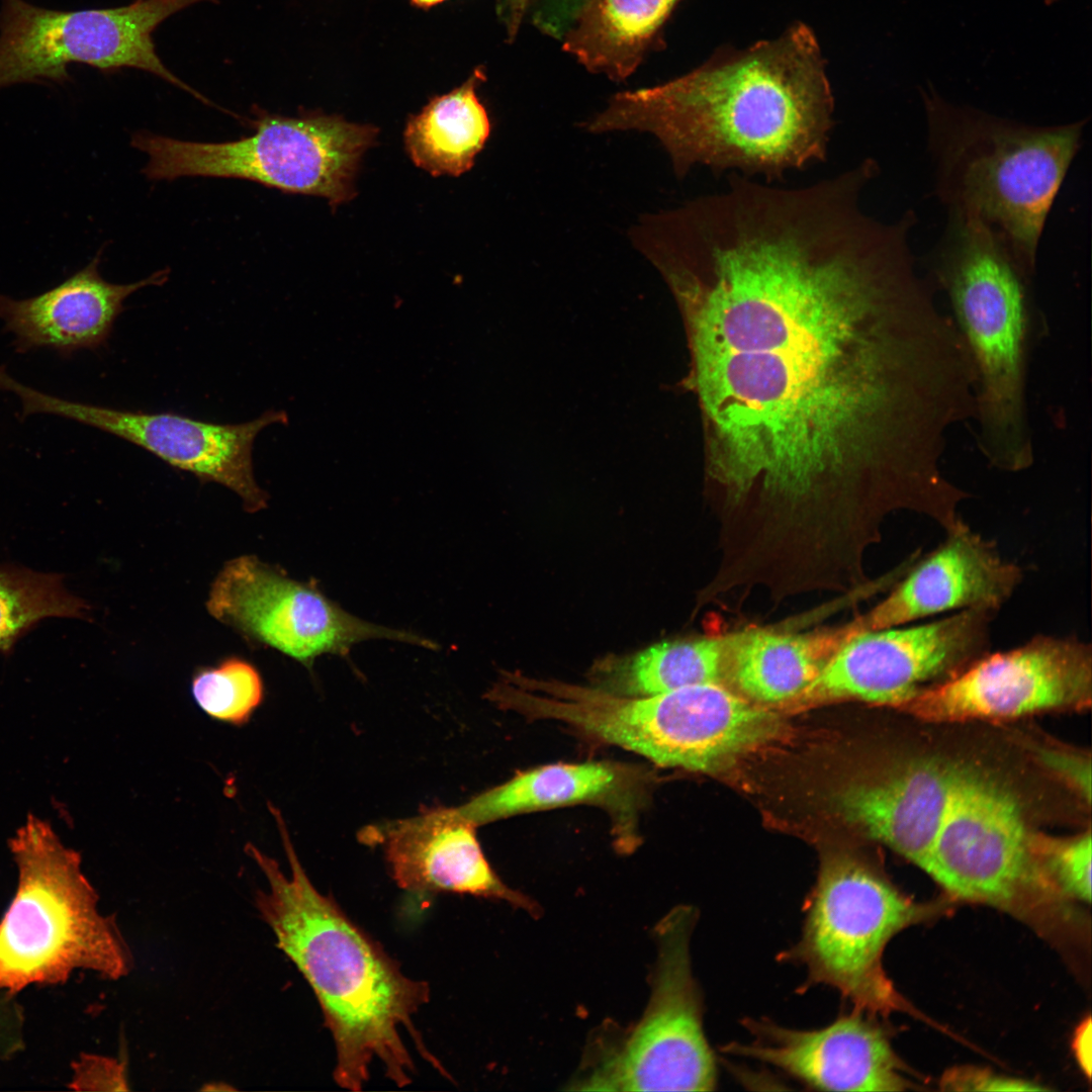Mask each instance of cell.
I'll return each instance as SVG.
<instances>
[{
    "label": "cell",
    "mask_w": 1092,
    "mask_h": 1092,
    "mask_svg": "<svg viewBox=\"0 0 1092 1092\" xmlns=\"http://www.w3.org/2000/svg\"><path fill=\"white\" fill-rule=\"evenodd\" d=\"M206 608L245 638L276 649L309 670L320 656H347L355 644L366 640L438 648L417 633L350 614L314 585L292 579L253 555L226 562L210 586Z\"/></svg>",
    "instance_id": "12"
},
{
    "label": "cell",
    "mask_w": 1092,
    "mask_h": 1092,
    "mask_svg": "<svg viewBox=\"0 0 1092 1092\" xmlns=\"http://www.w3.org/2000/svg\"><path fill=\"white\" fill-rule=\"evenodd\" d=\"M804 912L800 939L777 958L805 968L802 989L831 987L868 1015L902 1006L883 969V952L931 907L906 898L861 860L837 853L823 859Z\"/></svg>",
    "instance_id": "7"
},
{
    "label": "cell",
    "mask_w": 1092,
    "mask_h": 1092,
    "mask_svg": "<svg viewBox=\"0 0 1092 1092\" xmlns=\"http://www.w3.org/2000/svg\"><path fill=\"white\" fill-rule=\"evenodd\" d=\"M935 191L948 211L993 229L1034 274L1045 221L1076 157L1085 120L1032 125L920 89Z\"/></svg>",
    "instance_id": "5"
},
{
    "label": "cell",
    "mask_w": 1092,
    "mask_h": 1092,
    "mask_svg": "<svg viewBox=\"0 0 1092 1092\" xmlns=\"http://www.w3.org/2000/svg\"><path fill=\"white\" fill-rule=\"evenodd\" d=\"M289 864L286 876L276 859L252 843L245 845L268 882L254 902L276 945L296 966L321 1006L336 1048L335 1082L361 1091L377 1061L396 1086L412 1083L416 1068L401 1036L405 1029L419 1053L442 1075V1065L426 1049L413 1023L430 999L425 981L406 977L331 896L310 882L291 842L280 811L268 805Z\"/></svg>",
    "instance_id": "3"
},
{
    "label": "cell",
    "mask_w": 1092,
    "mask_h": 1092,
    "mask_svg": "<svg viewBox=\"0 0 1092 1092\" xmlns=\"http://www.w3.org/2000/svg\"><path fill=\"white\" fill-rule=\"evenodd\" d=\"M642 215H643V214H642ZM642 215H641V216H642ZM641 216H640V217H641ZM640 217H639V218H640ZM639 218H638V219H639ZM637 221H638V220H637ZM637 221H636V222H637ZM636 222H635V223H636ZM635 223H634V224H635ZM634 224H633V226H634ZM633 226H632V228H633ZM632 228H631V230H632ZM631 230H630V232H631ZM629 236H630V233H629Z\"/></svg>",
    "instance_id": "37"
},
{
    "label": "cell",
    "mask_w": 1092,
    "mask_h": 1092,
    "mask_svg": "<svg viewBox=\"0 0 1092 1092\" xmlns=\"http://www.w3.org/2000/svg\"><path fill=\"white\" fill-rule=\"evenodd\" d=\"M1075 1052L1081 1067L1090 1075L1091 1069V1020L1087 1019L1079 1027L1075 1037Z\"/></svg>",
    "instance_id": "33"
},
{
    "label": "cell",
    "mask_w": 1092,
    "mask_h": 1092,
    "mask_svg": "<svg viewBox=\"0 0 1092 1092\" xmlns=\"http://www.w3.org/2000/svg\"><path fill=\"white\" fill-rule=\"evenodd\" d=\"M1031 845L1045 872L1068 899L1091 901V833L1054 838L1030 835Z\"/></svg>",
    "instance_id": "28"
},
{
    "label": "cell",
    "mask_w": 1092,
    "mask_h": 1092,
    "mask_svg": "<svg viewBox=\"0 0 1092 1092\" xmlns=\"http://www.w3.org/2000/svg\"><path fill=\"white\" fill-rule=\"evenodd\" d=\"M728 634L679 639L634 654L606 658L594 669V687L622 696H647L688 687L725 686Z\"/></svg>",
    "instance_id": "25"
},
{
    "label": "cell",
    "mask_w": 1092,
    "mask_h": 1092,
    "mask_svg": "<svg viewBox=\"0 0 1092 1092\" xmlns=\"http://www.w3.org/2000/svg\"><path fill=\"white\" fill-rule=\"evenodd\" d=\"M1021 579L1019 565L1002 558L994 542L963 523L946 532L934 550L921 558L918 555L888 597L853 621L861 633L949 611L997 612Z\"/></svg>",
    "instance_id": "17"
},
{
    "label": "cell",
    "mask_w": 1092,
    "mask_h": 1092,
    "mask_svg": "<svg viewBox=\"0 0 1092 1092\" xmlns=\"http://www.w3.org/2000/svg\"><path fill=\"white\" fill-rule=\"evenodd\" d=\"M680 0H586L562 50L589 73L623 82L641 65Z\"/></svg>",
    "instance_id": "23"
},
{
    "label": "cell",
    "mask_w": 1092,
    "mask_h": 1092,
    "mask_svg": "<svg viewBox=\"0 0 1092 1092\" xmlns=\"http://www.w3.org/2000/svg\"><path fill=\"white\" fill-rule=\"evenodd\" d=\"M57 573L0 566V651L9 653L19 638L47 618L87 619L88 604L72 595Z\"/></svg>",
    "instance_id": "26"
},
{
    "label": "cell",
    "mask_w": 1092,
    "mask_h": 1092,
    "mask_svg": "<svg viewBox=\"0 0 1092 1092\" xmlns=\"http://www.w3.org/2000/svg\"><path fill=\"white\" fill-rule=\"evenodd\" d=\"M204 0H135L115 8L51 10L24 0H0V90L20 83H64L68 66L104 72L147 71L194 97L192 87L162 62L154 30L176 12Z\"/></svg>",
    "instance_id": "11"
},
{
    "label": "cell",
    "mask_w": 1092,
    "mask_h": 1092,
    "mask_svg": "<svg viewBox=\"0 0 1092 1092\" xmlns=\"http://www.w3.org/2000/svg\"><path fill=\"white\" fill-rule=\"evenodd\" d=\"M1091 691V645L1040 634L1015 648L983 654L899 708L935 722L1008 719L1084 708Z\"/></svg>",
    "instance_id": "14"
},
{
    "label": "cell",
    "mask_w": 1092,
    "mask_h": 1092,
    "mask_svg": "<svg viewBox=\"0 0 1092 1092\" xmlns=\"http://www.w3.org/2000/svg\"><path fill=\"white\" fill-rule=\"evenodd\" d=\"M0 389L19 398L23 417L49 414L96 428L194 474L202 482L228 487L250 513L267 506L268 494L254 476L253 445L264 428L287 422L284 412L269 411L241 424H216L170 412L116 410L36 390L16 380L4 366H0Z\"/></svg>",
    "instance_id": "15"
},
{
    "label": "cell",
    "mask_w": 1092,
    "mask_h": 1092,
    "mask_svg": "<svg viewBox=\"0 0 1092 1092\" xmlns=\"http://www.w3.org/2000/svg\"><path fill=\"white\" fill-rule=\"evenodd\" d=\"M1057 1H1058V0H1043V2H1044V3L1046 4V5H1053V4H1054V3H1056Z\"/></svg>",
    "instance_id": "36"
},
{
    "label": "cell",
    "mask_w": 1092,
    "mask_h": 1092,
    "mask_svg": "<svg viewBox=\"0 0 1092 1092\" xmlns=\"http://www.w3.org/2000/svg\"><path fill=\"white\" fill-rule=\"evenodd\" d=\"M945 1090L956 1091H1041L1044 1087L1022 1079L996 1075L976 1068H957L941 1080Z\"/></svg>",
    "instance_id": "30"
},
{
    "label": "cell",
    "mask_w": 1092,
    "mask_h": 1092,
    "mask_svg": "<svg viewBox=\"0 0 1092 1092\" xmlns=\"http://www.w3.org/2000/svg\"><path fill=\"white\" fill-rule=\"evenodd\" d=\"M8 846L18 884L0 921V989L65 983L76 970L109 980L128 975L131 949L115 916L99 911L80 853L33 813Z\"/></svg>",
    "instance_id": "6"
},
{
    "label": "cell",
    "mask_w": 1092,
    "mask_h": 1092,
    "mask_svg": "<svg viewBox=\"0 0 1092 1092\" xmlns=\"http://www.w3.org/2000/svg\"><path fill=\"white\" fill-rule=\"evenodd\" d=\"M910 232L842 188L762 186L710 206L665 251L706 492L734 540L834 554L948 496L940 460L973 419L975 374Z\"/></svg>",
    "instance_id": "1"
},
{
    "label": "cell",
    "mask_w": 1092,
    "mask_h": 1092,
    "mask_svg": "<svg viewBox=\"0 0 1092 1092\" xmlns=\"http://www.w3.org/2000/svg\"><path fill=\"white\" fill-rule=\"evenodd\" d=\"M413 3L419 7L427 8L436 5L445 0H412Z\"/></svg>",
    "instance_id": "35"
},
{
    "label": "cell",
    "mask_w": 1092,
    "mask_h": 1092,
    "mask_svg": "<svg viewBox=\"0 0 1092 1092\" xmlns=\"http://www.w3.org/2000/svg\"><path fill=\"white\" fill-rule=\"evenodd\" d=\"M586 0H530L528 17L543 34L560 40Z\"/></svg>",
    "instance_id": "31"
},
{
    "label": "cell",
    "mask_w": 1092,
    "mask_h": 1092,
    "mask_svg": "<svg viewBox=\"0 0 1092 1092\" xmlns=\"http://www.w3.org/2000/svg\"><path fill=\"white\" fill-rule=\"evenodd\" d=\"M857 630L853 621L805 633L750 628L728 634L726 678L763 704L796 701Z\"/></svg>",
    "instance_id": "22"
},
{
    "label": "cell",
    "mask_w": 1092,
    "mask_h": 1092,
    "mask_svg": "<svg viewBox=\"0 0 1092 1092\" xmlns=\"http://www.w3.org/2000/svg\"><path fill=\"white\" fill-rule=\"evenodd\" d=\"M252 121L254 134L237 141L197 143L138 132L131 146L148 155L144 173L150 179H244L337 205L355 195L361 158L378 133L373 125L338 115L286 117L258 109Z\"/></svg>",
    "instance_id": "8"
},
{
    "label": "cell",
    "mask_w": 1092,
    "mask_h": 1092,
    "mask_svg": "<svg viewBox=\"0 0 1092 1092\" xmlns=\"http://www.w3.org/2000/svg\"><path fill=\"white\" fill-rule=\"evenodd\" d=\"M1014 795L962 768L924 871L954 899L987 904L1045 928L1069 900L1035 854Z\"/></svg>",
    "instance_id": "9"
},
{
    "label": "cell",
    "mask_w": 1092,
    "mask_h": 1092,
    "mask_svg": "<svg viewBox=\"0 0 1092 1092\" xmlns=\"http://www.w3.org/2000/svg\"><path fill=\"white\" fill-rule=\"evenodd\" d=\"M962 768L921 758L886 778L850 783L832 803L846 823L924 871Z\"/></svg>",
    "instance_id": "19"
},
{
    "label": "cell",
    "mask_w": 1092,
    "mask_h": 1092,
    "mask_svg": "<svg viewBox=\"0 0 1092 1092\" xmlns=\"http://www.w3.org/2000/svg\"><path fill=\"white\" fill-rule=\"evenodd\" d=\"M752 1040L722 1053L774 1066L807 1087L826 1091H901L908 1086L885 1030L866 1013H840L817 1029H792L771 1019L745 1018Z\"/></svg>",
    "instance_id": "16"
},
{
    "label": "cell",
    "mask_w": 1092,
    "mask_h": 1092,
    "mask_svg": "<svg viewBox=\"0 0 1092 1092\" xmlns=\"http://www.w3.org/2000/svg\"><path fill=\"white\" fill-rule=\"evenodd\" d=\"M530 0H495L496 8L508 15H521L528 9Z\"/></svg>",
    "instance_id": "34"
},
{
    "label": "cell",
    "mask_w": 1092,
    "mask_h": 1092,
    "mask_svg": "<svg viewBox=\"0 0 1092 1092\" xmlns=\"http://www.w3.org/2000/svg\"><path fill=\"white\" fill-rule=\"evenodd\" d=\"M698 912L676 906L655 928L652 993L640 1021L602 1060L585 1085L615 1091H712L716 1058L704 1031V1001L692 971L690 942Z\"/></svg>",
    "instance_id": "10"
},
{
    "label": "cell",
    "mask_w": 1092,
    "mask_h": 1092,
    "mask_svg": "<svg viewBox=\"0 0 1092 1092\" xmlns=\"http://www.w3.org/2000/svg\"><path fill=\"white\" fill-rule=\"evenodd\" d=\"M833 110L817 40L798 24L678 78L618 92L580 127L654 135L678 179L706 166L771 182L826 160Z\"/></svg>",
    "instance_id": "2"
},
{
    "label": "cell",
    "mask_w": 1092,
    "mask_h": 1092,
    "mask_svg": "<svg viewBox=\"0 0 1092 1092\" xmlns=\"http://www.w3.org/2000/svg\"><path fill=\"white\" fill-rule=\"evenodd\" d=\"M477 68L458 88L433 98L407 121L404 145L412 161L437 177L469 171L490 134V121L476 88L484 81Z\"/></svg>",
    "instance_id": "24"
},
{
    "label": "cell",
    "mask_w": 1092,
    "mask_h": 1092,
    "mask_svg": "<svg viewBox=\"0 0 1092 1092\" xmlns=\"http://www.w3.org/2000/svg\"><path fill=\"white\" fill-rule=\"evenodd\" d=\"M1042 760L1072 785L1087 801L1091 799L1090 761L1064 752L1046 751Z\"/></svg>",
    "instance_id": "32"
},
{
    "label": "cell",
    "mask_w": 1092,
    "mask_h": 1092,
    "mask_svg": "<svg viewBox=\"0 0 1092 1092\" xmlns=\"http://www.w3.org/2000/svg\"><path fill=\"white\" fill-rule=\"evenodd\" d=\"M996 612L973 608L942 619L853 635L797 699H855L900 707L989 651Z\"/></svg>",
    "instance_id": "13"
},
{
    "label": "cell",
    "mask_w": 1092,
    "mask_h": 1092,
    "mask_svg": "<svg viewBox=\"0 0 1092 1092\" xmlns=\"http://www.w3.org/2000/svg\"><path fill=\"white\" fill-rule=\"evenodd\" d=\"M928 276L945 292L973 364L978 447L997 469H1027L1034 461L1027 411L1032 274L988 224L948 211Z\"/></svg>",
    "instance_id": "4"
},
{
    "label": "cell",
    "mask_w": 1092,
    "mask_h": 1092,
    "mask_svg": "<svg viewBox=\"0 0 1092 1092\" xmlns=\"http://www.w3.org/2000/svg\"><path fill=\"white\" fill-rule=\"evenodd\" d=\"M647 777L640 767L609 760L553 763L517 772L456 809L478 827L521 813L596 804L608 809L618 840L630 848Z\"/></svg>",
    "instance_id": "20"
},
{
    "label": "cell",
    "mask_w": 1092,
    "mask_h": 1092,
    "mask_svg": "<svg viewBox=\"0 0 1092 1092\" xmlns=\"http://www.w3.org/2000/svg\"><path fill=\"white\" fill-rule=\"evenodd\" d=\"M70 1083L75 1090H127L124 1066L115 1059L82 1055L73 1064Z\"/></svg>",
    "instance_id": "29"
},
{
    "label": "cell",
    "mask_w": 1092,
    "mask_h": 1092,
    "mask_svg": "<svg viewBox=\"0 0 1092 1092\" xmlns=\"http://www.w3.org/2000/svg\"><path fill=\"white\" fill-rule=\"evenodd\" d=\"M473 823L456 807H432L403 819L363 829L366 844L381 843L390 876L415 895L467 894L535 911L533 902L509 888L487 861Z\"/></svg>",
    "instance_id": "18"
},
{
    "label": "cell",
    "mask_w": 1092,
    "mask_h": 1092,
    "mask_svg": "<svg viewBox=\"0 0 1092 1092\" xmlns=\"http://www.w3.org/2000/svg\"><path fill=\"white\" fill-rule=\"evenodd\" d=\"M100 254L41 294L24 299L0 294V318L4 330L13 335L16 352L50 349L70 356L79 350H96L107 342L125 298L168 278V270H161L129 284L108 282L99 272Z\"/></svg>",
    "instance_id": "21"
},
{
    "label": "cell",
    "mask_w": 1092,
    "mask_h": 1092,
    "mask_svg": "<svg viewBox=\"0 0 1092 1092\" xmlns=\"http://www.w3.org/2000/svg\"><path fill=\"white\" fill-rule=\"evenodd\" d=\"M195 704L209 718L243 726L264 700V684L258 669L239 657L197 670L191 680Z\"/></svg>",
    "instance_id": "27"
}]
</instances>
